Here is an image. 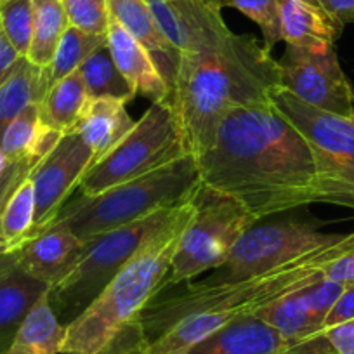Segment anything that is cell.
Segmentation results:
<instances>
[{
    "label": "cell",
    "mask_w": 354,
    "mask_h": 354,
    "mask_svg": "<svg viewBox=\"0 0 354 354\" xmlns=\"http://www.w3.org/2000/svg\"><path fill=\"white\" fill-rule=\"evenodd\" d=\"M82 78H84L85 91L88 97H110L131 103L136 97V93L118 71L110 49L106 44L97 47L80 66Z\"/></svg>",
    "instance_id": "cell-26"
},
{
    "label": "cell",
    "mask_w": 354,
    "mask_h": 354,
    "mask_svg": "<svg viewBox=\"0 0 354 354\" xmlns=\"http://www.w3.org/2000/svg\"><path fill=\"white\" fill-rule=\"evenodd\" d=\"M223 6H231L250 18L261 28L264 49L273 50L283 40L281 35L280 0H226Z\"/></svg>",
    "instance_id": "cell-30"
},
{
    "label": "cell",
    "mask_w": 354,
    "mask_h": 354,
    "mask_svg": "<svg viewBox=\"0 0 354 354\" xmlns=\"http://www.w3.org/2000/svg\"><path fill=\"white\" fill-rule=\"evenodd\" d=\"M326 12L340 28L354 23V0H311Z\"/></svg>",
    "instance_id": "cell-36"
},
{
    "label": "cell",
    "mask_w": 354,
    "mask_h": 354,
    "mask_svg": "<svg viewBox=\"0 0 354 354\" xmlns=\"http://www.w3.org/2000/svg\"><path fill=\"white\" fill-rule=\"evenodd\" d=\"M19 57L21 56L16 53V49L11 46V42L6 37L4 30L0 26V85L4 84V80L9 77L12 68L16 66Z\"/></svg>",
    "instance_id": "cell-37"
},
{
    "label": "cell",
    "mask_w": 354,
    "mask_h": 354,
    "mask_svg": "<svg viewBox=\"0 0 354 354\" xmlns=\"http://www.w3.org/2000/svg\"><path fill=\"white\" fill-rule=\"evenodd\" d=\"M110 18L124 26L142 47L149 53L167 85L172 87L176 77L179 50L167 40L156 25L146 0H108Z\"/></svg>",
    "instance_id": "cell-17"
},
{
    "label": "cell",
    "mask_w": 354,
    "mask_h": 354,
    "mask_svg": "<svg viewBox=\"0 0 354 354\" xmlns=\"http://www.w3.org/2000/svg\"><path fill=\"white\" fill-rule=\"evenodd\" d=\"M354 247V231L339 241L306 254L268 273L233 283L188 285L174 294H158L142 309L136 325L139 349L188 316L210 311L255 313L274 299L323 278V268ZM138 349V353H139Z\"/></svg>",
    "instance_id": "cell-3"
},
{
    "label": "cell",
    "mask_w": 354,
    "mask_h": 354,
    "mask_svg": "<svg viewBox=\"0 0 354 354\" xmlns=\"http://www.w3.org/2000/svg\"><path fill=\"white\" fill-rule=\"evenodd\" d=\"M189 155L170 101L153 103L127 136L88 167L77 192L94 196Z\"/></svg>",
    "instance_id": "cell-7"
},
{
    "label": "cell",
    "mask_w": 354,
    "mask_h": 354,
    "mask_svg": "<svg viewBox=\"0 0 354 354\" xmlns=\"http://www.w3.org/2000/svg\"><path fill=\"white\" fill-rule=\"evenodd\" d=\"M9 165H11V160L6 156V153L0 149V179H2V176L6 174V170L9 169Z\"/></svg>",
    "instance_id": "cell-40"
},
{
    "label": "cell",
    "mask_w": 354,
    "mask_h": 354,
    "mask_svg": "<svg viewBox=\"0 0 354 354\" xmlns=\"http://www.w3.org/2000/svg\"><path fill=\"white\" fill-rule=\"evenodd\" d=\"M106 46L118 71L124 75L136 96H142L153 103L170 101V87L160 73L148 50L127 32L110 18L106 30Z\"/></svg>",
    "instance_id": "cell-15"
},
{
    "label": "cell",
    "mask_w": 354,
    "mask_h": 354,
    "mask_svg": "<svg viewBox=\"0 0 354 354\" xmlns=\"http://www.w3.org/2000/svg\"><path fill=\"white\" fill-rule=\"evenodd\" d=\"M192 198L84 241L73 268L49 287V301L57 318H64L68 323L77 318L145 245L183 216Z\"/></svg>",
    "instance_id": "cell-6"
},
{
    "label": "cell",
    "mask_w": 354,
    "mask_h": 354,
    "mask_svg": "<svg viewBox=\"0 0 354 354\" xmlns=\"http://www.w3.org/2000/svg\"><path fill=\"white\" fill-rule=\"evenodd\" d=\"M193 210L192 198L188 209L169 230L145 245L100 295L66 323L61 354H108L120 337L138 325L142 309L162 292Z\"/></svg>",
    "instance_id": "cell-4"
},
{
    "label": "cell",
    "mask_w": 354,
    "mask_h": 354,
    "mask_svg": "<svg viewBox=\"0 0 354 354\" xmlns=\"http://www.w3.org/2000/svg\"><path fill=\"white\" fill-rule=\"evenodd\" d=\"M82 247L84 241L75 236L66 224L54 221L25 241L19 248L18 264L50 287L73 268Z\"/></svg>",
    "instance_id": "cell-14"
},
{
    "label": "cell",
    "mask_w": 354,
    "mask_h": 354,
    "mask_svg": "<svg viewBox=\"0 0 354 354\" xmlns=\"http://www.w3.org/2000/svg\"><path fill=\"white\" fill-rule=\"evenodd\" d=\"M278 87H283L278 61L252 35L234 33L212 53H179L170 104L189 155L210 149L234 110L271 104Z\"/></svg>",
    "instance_id": "cell-2"
},
{
    "label": "cell",
    "mask_w": 354,
    "mask_h": 354,
    "mask_svg": "<svg viewBox=\"0 0 354 354\" xmlns=\"http://www.w3.org/2000/svg\"><path fill=\"white\" fill-rule=\"evenodd\" d=\"M333 205L347 207V209L354 210V188H349L346 189V192L340 193V195L335 198V202H333Z\"/></svg>",
    "instance_id": "cell-39"
},
{
    "label": "cell",
    "mask_w": 354,
    "mask_h": 354,
    "mask_svg": "<svg viewBox=\"0 0 354 354\" xmlns=\"http://www.w3.org/2000/svg\"><path fill=\"white\" fill-rule=\"evenodd\" d=\"M281 84L302 103L342 117H354V91L342 71L335 47L287 46L278 59Z\"/></svg>",
    "instance_id": "cell-11"
},
{
    "label": "cell",
    "mask_w": 354,
    "mask_h": 354,
    "mask_svg": "<svg viewBox=\"0 0 354 354\" xmlns=\"http://www.w3.org/2000/svg\"><path fill=\"white\" fill-rule=\"evenodd\" d=\"M103 44H106V35H94L71 25L68 26L57 44L53 63L49 64L50 84H56L73 71L80 70L82 63Z\"/></svg>",
    "instance_id": "cell-28"
},
{
    "label": "cell",
    "mask_w": 354,
    "mask_h": 354,
    "mask_svg": "<svg viewBox=\"0 0 354 354\" xmlns=\"http://www.w3.org/2000/svg\"><path fill=\"white\" fill-rule=\"evenodd\" d=\"M323 278L339 281V283H354V247L347 254L330 262L323 268Z\"/></svg>",
    "instance_id": "cell-35"
},
{
    "label": "cell",
    "mask_w": 354,
    "mask_h": 354,
    "mask_svg": "<svg viewBox=\"0 0 354 354\" xmlns=\"http://www.w3.org/2000/svg\"><path fill=\"white\" fill-rule=\"evenodd\" d=\"M344 287H346V285L339 283V281L328 280V278H319L318 281L308 285V287L302 290L313 316H315V319L318 322V325L322 326V328L323 322H325V318L328 316L330 309L333 308L337 299L342 294ZM319 332H322V330H319Z\"/></svg>",
    "instance_id": "cell-33"
},
{
    "label": "cell",
    "mask_w": 354,
    "mask_h": 354,
    "mask_svg": "<svg viewBox=\"0 0 354 354\" xmlns=\"http://www.w3.org/2000/svg\"><path fill=\"white\" fill-rule=\"evenodd\" d=\"M35 221V189L32 177H26L16 186L6 200L0 212V234L16 248L25 245L33 230Z\"/></svg>",
    "instance_id": "cell-27"
},
{
    "label": "cell",
    "mask_w": 354,
    "mask_h": 354,
    "mask_svg": "<svg viewBox=\"0 0 354 354\" xmlns=\"http://www.w3.org/2000/svg\"><path fill=\"white\" fill-rule=\"evenodd\" d=\"M71 26L94 35H106L110 23L108 0H61Z\"/></svg>",
    "instance_id": "cell-32"
},
{
    "label": "cell",
    "mask_w": 354,
    "mask_h": 354,
    "mask_svg": "<svg viewBox=\"0 0 354 354\" xmlns=\"http://www.w3.org/2000/svg\"><path fill=\"white\" fill-rule=\"evenodd\" d=\"M304 288L288 292L252 315L273 326L285 339L290 340L292 346H295V344L316 335L322 330L306 302L304 294H302Z\"/></svg>",
    "instance_id": "cell-23"
},
{
    "label": "cell",
    "mask_w": 354,
    "mask_h": 354,
    "mask_svg": "<svg viewBox=\"0 0 354 354\" xmlns=\"http://www.w3.org/2000/svg\"><path fill=\"white\" fill-rule=\"evenodd\" d=\"M19 261V250L11 252V254H4L0 255V274H4L6 271L15 268Z\"/></svg>",
    "instance_id": "cell-38"
},
{
    "label": "cell",
    "mask_w": 354,
    "mask_h": 354,
    "mask_svg": "<svg viewBox=\"0 0 354 354\" xmlns=\"http://www.w3.org/2000/svg\"><path fill=\"white\" fill-rule=\"evenodd\" d=\"M278 113L301 131L315 151L322 186V203L354 188V117H342L302 103L285 87L271 94Z\"/></svg>",
    "instance_id": "cell-9"
},
{
    "label": "cell",
    "mask_w": 354,
    "mask_h": 354,
    "mask_svg": "<svg viewBox=\"0 0 354 354\" xmlns=\"http://www.w3.org/2000/svg\"><path fill=\"white\" fill-rule=\"evenodd\" d=\"M342 236L322 233L315 224L301 221L254 224L238 240L224 264L214 270L202 283H233L268 273L302 255L328 247Z\"/></svg>",
    "instance_id": "cell-10"
},
{
    "label": "cell",
    "mask_w": 354,
    "mask_h": 354,
    "mask_svg": "<svg viewBox=\"0 0 354 354\" xmlns=\"http://www.w3.org/2000/svg\"><path fill=\"white\" fill-rule=\"evenodd\" d=\"M49 290V285L26 273L21 266L0 274V354H8L25 316Z\"/></svg>",
    "instance_id": "cell-20"
},
{
    "label": "cell",
    "mask_w": 354,
    "mask_h": 354,
    "mask_svg": "<svg viewBox=\"0 0 354 354\" xmlns=\"http://www.w3.org/2000/svg\"><path fill=\"white\" fill-rule=\"evenodd\" d=\"M93 163L94 155L91 148L77 132L70 131L32 170L30 177L35 189V221L32 234L54 223L68 196L77 189L82 176Z\"/></svg>",
    "instance_id": "cell-12"
},
{
    "label": "cell",
    "mask_w": 354,
    "mask_h": 354,
    "mask_svg": "<svg viewBox=\"0 0 354 354\" xmlns=\"http://www.w3.org/2000/svg\"><path fill=\"white\" fill-rule=\"evenodd\" d=\"M49 68H40L19 57L16 66L0 85V138L4 129L32 104H40L50 88Z\"/></svg>",
    "instance_id": "cell-21"
},
{
    "label": "cell",
    "mask_w": 354,
    "mask_h": 354,
    "mask_svg": "<svg viewBox=\"0 0 354 354\" xmlns=\"http://www.w3.org/2000/svg\"><path fill=\"white\" fill-rule=\"evenodd\" d=\"M127 103L110 97H88L73 131L94 155V163L113 149L131 132L136 122L127 113Z\"/></svg>",
    "instance_id": "cell-18"
},
{
    "label": "cell",
    "mask_w": 354,
    "mask_h": 354,
    "mask_svg": "<svg viewBox=\"0 0 354 354\" xmlns=\"http://www.w3.org/2000/svg\"><path fill=\"white\" fill-rule=\"evenodd\" d=\"M292 342L255 315H240L186 354H287Z\"/></svg>",
    "instance_id": "cell-16"
},
{
    "label": "cell",
    "mask_w": 354,
    "mask_h": 354,
    "mask_svg": "<svg viewBox=\"0 0 354 354\" xmlns=\"http://www.w3.org/2000/svg\"><path fill=\"white\" fill-rule=\"evenodd\" d=\"M200 183L236 200L257 221L322 203L315 151L273 104L238 108L195 156Z\"/></svg>",
    "instance_id": "cell-1"
},
{
    "label": "cell",
    "mask_w": 354,
    "mask_h": 354,
    "mask_svg": "<svg viewBox=\"0 0 354 354\" xmlns=\"http://www.w3.org/2000/svg\"><path fill=\"white\" fill-rule=\"evenodd\" d=\"M33 30L26 59L35 66L49 68L64 30L70 26L61 0H32Z\"/></svg>",
    "instance_id": "cell-25"
},
{
    "label": "cell",
    "mask_w": 354,
    "mask_h": 354,
    "mask_svg": "<svg viewBox=\"0 0 354 354\" xmlns=\"http://www.w3.org/2000/svg\"><path fill=\"white\" fill-rule=\"evenodd\" d=\"M0 26L16 53L26 57L32 44V0H6L0 4Z\"/></svg>",
    "instance_id": "cell-31"
},
{
    "label": "cell",
    "mask_w": 354,
    "mask_h": 354,
    "mask_svg": "<svg viewBox=\"0 0 354 354\" xmlns=\"http://www.w3.org/2000/svg\"><path fill=\"white\" fill-rule=\"evenodd\" d=\"M64 339L66 325L54 313L47 290L25 316L8 354H61Z\"/></svg>",
    "instance_id": "cell-22"
},
{
    "label": "cell",
    "mask_w": 354,
    "mask_h": 354,
    "mask_svg": "<svg viewBox=\"0 0 354 354\" xmlns=\"http://www.w3.org/2000/svg\"><path fill=\"white\" fill-rule=\"evenodd\" d=\"M2 2H6V0H0V4H2Z\"/></svg>",
    "instance_id": "cell-42"
},
{
    "label": "cell",
    "mask_w": 354,
    "mask_h": 354,
    "mask_svg": "<svg viewBox=\"0 0 354 354\" xmlns=\"http://www.w3.org/2000/svg\"><path fill=\"white\" fill-rule=\"evenodd\" d=\"M193 205L195 210L183 231L162 292L217 270L238 240L259 223L236 200L214 192L202 183L193 195Z\"/></svg>",
    "instance_id": "cell-8"
},
{
    "label": "cell",
    "mask_w": 354,
    "mask_h": 354,
    "mask_svg": "<svg viewBox=\"0 0 354 354\" xmlns=\"http://www.w3.org/2000/svg\"><path fill=\"white\" fill-rule=\"evenodd\" d=\"M283 42L301 49L335 47L340 28L311 0H280Z\"/></svg>",
    "instance_id": "cell-19"
},
{
    "label": "cell",
    "mask_w": 354,
    "mask_h": 354,
    "mask_svg": "<svg viewBox=\"0 0 354 354\" xmlns=\"http://www.w3.org/2000/svg\"><path fill=\"white\" fill-rule=\"evenodd\" d=\"M16 248L12 247L11 243H9L8 240H6L2 234H0V255H4V254H11V252H15Z\"/></svg>",
    "instance_id": "cell-41"
},
{
    "label": "cell",
    "mask_w": 354,
    "mask_h": 354,
    "mask_svg": "<svg viewBox=\"0 0 354 354\" xmlns=\"http://www.w3.org/2000/svg\"><path fill=\"white\" fill-rule=\"evenodd\" d=\"M198 186L196 158L186 155L100 195H80L73 202L64 203L54 221L66 224L75 236L87 241L155 210L181 205L195 195Z\"/></svg>",
    "instance_id": "cell-5"
},
{
    "label": "cell",
    "mask_w": 354,
    "mask_h": 354,
    "mask_svg": "<svg viewBox=\"0 0 354 354\" xmlns=\"http://www.w3.org/2000/svg\"><path fill=\"white\" fill-rule=\"evenodd\" d=\"M354 319V283H347L344 287L342 294L337 299V302L333 304V308L330 309L328 316L323 322V330H328L332 326L340 325V323H346Z\"/></svg>",
    "instance_id": "cell-34"
},
{
    "label": "cell",
    "mask_w": 354,
    "mask_h": 354,
    "mask_svg": "<svg viewBox=\"0 0 354 354\" xmlns=\"http://www.w3.org/2000/svg\"><path fill=\"white\" fill-rule=\"evenodd\" d=\"M40 125L42 122H40L39 104H32L4 129L0 138V149L11 162L26 158L35 142Z\"/></svg>",
    "instance_id": "cell-29"
},
{
    "label": "cell",
    "mask_w": 354,
    "mask_h": 354,
    "mask_svg": "<svg viewBox=\"0 0 354 354\" xmlns=\"http://www.w3.org/2000/svg\"><path fill=\"white\" fill-rule=\"evenodd\" d=\"M87 100L88 96L80 70L73 71L63 80L50 85L39 104L40 122L54 131L66 134V132L73 131V127L77 125L78 117H80Z\"/></svg>",
    "instance_id": "cell-24"
},
{
    "label": "cell",
    "mask_w": 354,
    "mask_h": 354,
    "mask_svg": "<svg viewBox=\"0 0 354 354\" xmlns=\"http://www.w3.org/2000/svg\"><path fill=\"white\" fill-rule=\"evenodd\" d=\"M156 25L179 53H212L234 35L223 18V0H146Z\"/></svg>",
    "instance_id": "cell-13"
}]
</instances>
